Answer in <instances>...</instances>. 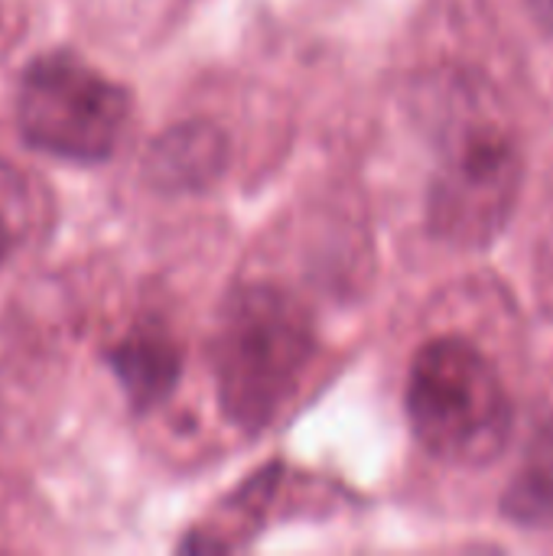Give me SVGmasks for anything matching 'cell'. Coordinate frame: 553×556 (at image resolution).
Segmentation results:
<instances>
[{
    "label": "cell",
    "instance_id": "obj_1",
    "mask_svg": "<svg viewBox=\"0 0 553 556\" xmlns=\"http://www.w3.org/2000/svg\"><path fill=\"white\" fill-rule=\"evenodd\" d=\"M313 352V319L297 296L274 283L235 290L209 349L222 414L241 430H264L293 397Z\"/></svg>",
    "mask_w": 553,
    "mask_h": 556
},
{
    "label": "cell",
    "instance_id": "obj_2",
    "mask_svg": "<svg viewBox=\"0 0 553 556\" xmlns=\"http://www.w3.org/2000/svg\"><path fill=\"white\" fill-rule=\"evenodd\" d=\"M407 417L427 453L460 466L492 463L512 437V401L499 371L460 336L430 339L414 355Z\"/></svg>",
    "mask_w": 553,
    "mask_h": 556
},
{
    "label": "cell",
    "instance_id": "obj_3",
    "mask_svg": "<svg viewBox=\"0 0 553 556\" xmlns=\"http://www.w3.org/2000/svg\"><path fill=\"white\" fill-rule=\"evenodd\" d=\"M130 121V94L68 49L39 52L16 85V130L26 147L78 163H104Z\"/></svg>",
    "mask_w": 553,
    "mask_h": 556
},
{
    "label": "cell",
    "instance_id": "obj_4",
    "mask_svg": "<svg viewBox=\"0 0 553 556\" xmlns=\"http://www.w3.org/2000/svg\"><path fill=\"white\" fill-rule=\"evenodd\" d=\"M521 189V153L489 121H473L450 137L447 160L430 192V225L466 248L489 244L512 215Z\"/></svg>",
    "mask_w": 553,
    "mask_h": 556
},
{
    "label": "cell",
    "instance_id": "obj_5",
    "mask_svg": "<svg viewBox=\"0 0 553 556\" xmlns=\"http://www.w3.org/2000/svg\"><path fill=\"white\" fill-rule=\"evenodd\" d=\"M231 147L218 124L183 121L163 130L143 153V182L153 192H202L222 179Z\"/></svg>",
    "mask_w": 553,
    "mask_h": 556
},
{
    "label": "cell",
    "instance_id": "obj_6",
    "mask_svg": "<svg viewBox=\"0 0 553 556\" xmlns=\"http://www.w3.org/2000/svg\"><path fill=\"white\" fill-rule=\"evenodd\" d=\"M108 368L137 414L160 407L179 384L183 349L160 323H137L108 349Z\"/></svg>",
    "mask_w": 553,
    "mask_h": 556
},
{
    "label": "cell",
    "instance_id": "obj_7",
    "mask_svg": "<svg viewBox=\"0 0 553 556\" xmlns=\"http://www.w3.org/2000/svg\"><path fill=\"white\" fill-rule=\"evenodd\" d=\"M502 511L528 528L553 525V424L541 430L528 459L515 472L502 498Z\"/></svg>",
    "mask_w": 553,
    "mask_h": 556
},
{
    "label": "cell",
    "instance_id": "obj_8",
    "mask_svg": "<svg viewBox=\"0 0 553 556\" xmlns=\"http://www.w3.org/2000/svg\"><path fill=\"white\" fill-rule=\"evenodd\" d=\"M33 222V195L26 176L0 156V264H7L23 244Z\"/></svg>",
    "mask_w": 553,
    "mask_h": 556
},
{
    "label": "cell",
    "instance_id": "obj_9",
    "mask_svg": "<svg viewBox=\"0 0 553 556\" xmlns=\"http://www.w3.org/2000/svg\"><path fill=\"white\" fill-rule=\"evenodd\" d=\"M528 3H531V10H535L538 23L553 33V0H528Z\"/></svg>",
    "mask_w": 553,
    "mask_h": 556
}]
</instances>
